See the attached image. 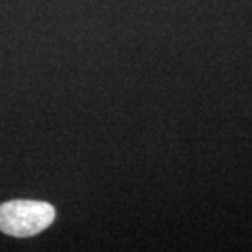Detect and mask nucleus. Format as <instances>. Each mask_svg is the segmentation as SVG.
I'll list each match as a JSON object with an SVG mask.
<instances>
[{"label":"nucleus","mask_w":252,"mask_h":252,"mask_svg":"<svg viewBox=\"0 0 252 252\" xmlns=\"http://www.w3.org/2000/svg\"><path fill=\"white\" fill-rule=\"evenodd\" d=\"M54 206L39 200H10L0 205V231L13 238H30L53 224Z\"/></svg>","instance_id":"f257e3e1"}]
</instances>
